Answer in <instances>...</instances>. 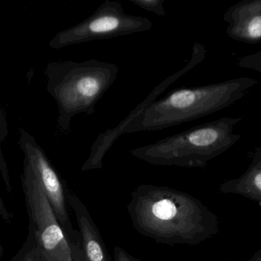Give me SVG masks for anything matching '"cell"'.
<instances>
[{
  "mask_svg": "<svg viewBox=\"0 0 261 261\" xmlns=\"http://www.w3.org/2000/svg\"><path fill=\"white\" fill-rule=\"evenodd\" d=\"M257 84L254 78H240L208 85L176 89L151 103L130 121L122 135L164 130L220 111L242 99Z\"/></svg>",
  "mask_w": 261,
  "mask_h": 261,
  "instance_id": "2",
  "label": "cell"
},
{
  "mask_svg": "<svg viewBox=\"0 0 261 261\" xmlns=\"http://www.w3.org/2000/svg\"><path fill=\"white\" fill-rule=\"evenodd\" d=\"M67 198L79 227L83 261H112L100 231L92 219L87 205L68 189Z\"/></svg>",
  "mask_w": 261,
  "mask_h": 261,
  "instance_id": "10",
  "label": "cell"
},
{
  "mask_svg": "<svg viewBox=\"0 0 261 261\" xmlns=\"http://www.w3.org/2000/svg\"><path fill=\"white\" fill-rule=\"evenodd\" d=\"M242 120V116H225L137 147L130 153L150 165L202 168L239 142L242 136L234 130Z\"/></svg>",
  "mask_w": 261,
  "mask_h": 261,
  "instance_id": "4",
  "label": "cell"
},
{
  "mask_svg": "<svg viewBox=\"0 0 261 261\" xmlns=\"http://www.w3.org/2000/svg\"><path fill=\"white\" fill-rule=\"evenodd\" d=\"M73 261H83L82 251H81V242L76 245L70 246Z\"/></svg>",
  "mask_w": 261,
  "mask_h": 261,
  "instance_id": "16",
  "label": "cell"
},
{
  "mask_svg": "<svg viewBox=\"0 0 261 261\" xmlns=\"http://www.w3.org/2000/svg\"><path fill=\"white\" fill-rule=\"evenodd\" d=\"M14 261H44V259L38 245L35 243V246L33 247V249L31 250V251L25 254V255L23 256L21 258Z\"/></svg>",
  "mask_w": 261,
  "mask_h": 261,
  "instance_id": "15",
  "label": "cell"
},
{
  "mask_svg": "<svg viewBox=\"0 0 261 261\" xmlns=\"http://www.w3.org/2000/svg\"><path fill=\"white\" fill-rule=\"evenodd\" d=\"M223 19L230 38L247 44L261 42V0H244L231 6Z\"/></svg>",
  "mask_w": 261,
  "mask_h": 261,
  "instance_id": "9",
  "label": "cell"
},
{
  "mask_svg": "<svg viewBox=\"0 0 261 261\" xmlns=\"http://www.w3.org/2000/svg\"><path fill=\"white\" fill-rule=\"evenodd\" d=\"M128 212L140 234L162 245H199L217 230L216 216L199 199L168 186L138 185Z\"/></svg>",
  "mask_w": 261,
  "mask_h": 261,
  "instance_id": "1",
  "label": "cell"
},
{
  "mask_svg": "<svg viewBox=\"0 0 261 261\" xmlns=\"http://www.w3.org/2000/svg\"><path fill=\"white\" fill-rule=\"evenodd\" d=\"M0 215L6 220H9V218H10L9 217V212H8L7 210L6 209L3 202H2L1 199H0Z\"/></svg>",
  "mask_w": 261,
  "mask_h": 261,
  "instance_id": "17",
  "label": "cell"
},
{
  "mask_svg": "<svg viewBox=\"0 0 261 261\" xmlns=\"http://www.w3.org/2000/svg\"><path fill=\"white\" fill-rule=\"evenodd\" d=\"M220 191L226 194H237L258 202L261 205V147L254 152L247 171L238 179L226 181Z\"/></svg>",
  "mask_w": 261,
  "mask_h": 261,
  "instance_id": "11",
  "label": "cell"
},
{
  "mask_svg": "<svg viewBox=\"0 0 261 261\" xmlns=\"http://www.w3.org/2000/svg\"><path fill=\"white\" fill-rule=\"evenodd\" d=\"M153 26V21L147 17L127 14L119 2L106 0L88 18L58 32L50 41V46L60 49L95 40L109 39L147 32Z\"/></svg>",
  "mask_w": 261,
  "mask_h": 261,
  "instance_id": "5",
  "label": "cell"
},
{
  "mask_svg": "<svg viewBox=\"0 0 261 261\" xmlns=\"http://www.w3.org/2000/svg\"><path fill=\"white\" fill-rule=\"evenodd\" d=\"M249 261H261V251L254 254V257Z\"/></svg>",
  "mask_w": 261,
  "mask_h": 261,
  "instance_id": "18",
  "label": "cell"
},
{
  "mask_svg": "<svg viewBox=\"0 0 261 261\" xmlns=\"http://www.w3.org/2000/svg\"><path fill=\"white\" fill-rule=\"evenodd\" d=\"M28 165L44 191L54 213L68 239L70 245L81 241L79 231L73 228L67 208V188L42 149L27 132L21 130L19 141Z\"/></svg>",
  "mask_w": 261,
  "mask_h": 261,
  "instance_id": "7",
  "label": "cell"
},
{
  "mask_svg": "<svg viewBox=\"0 0 261 261\" xmlns=\"http://www.w3.org/2000/svg\"><path fill=\"white\" fill-rule=\"evenodd\" d=\"M23 189L34 225L37 245L44 261H73L70 242L39 182L24 164Z\"/></svg>",
  "mask_w": 261,
  "mask_h": 261,
  "instance_id": "6",
  "label": "cell"
},
{
  "mask_svg": "<svg viewBox=\"0 0 261 261\" xmlns=\"http://www.w3.org/2000/svg\"><path fill=\"white\" fill-rule=\"evenodd\" d=\"M130 3L147 12H151L158 16H166L167 12L164 7L165 0H128Z\"/></svg>",
  "mask_w": 261,
  "mask_h": 261,
  "instance_id": "12",
  "label": "cell"
},
{
  "mask_svg": "<svg viewBox=\"0 0 261 261\" xmlns=\"http://www.w3.org/2000/svg\"><path fill=\"white\" fill-rule=\"evenodd\" d=\"M113 261H141L119 246H115Z\"/></svg>",
  "mask_w": 261,
  "mask_h": 261,
  "instance_id": "14",
  "label": "cell"
},
{
  "mask_svg": "<svg viewBox=\"0 0 261 261\" xmlns=\"http://www.w3.org/2000/svg\"><path fill=\"white\" fill-rule=\"evenodd\" d=\"M238 66L242 68L255 70L261 74V51L239 58L238 60Z\"/></svg>",
  "mask_w": 261,
  "mask_h": 261,
  "instance_id": "13",
  "label": "cell"
},
{
  "mask_svg": "<svg viewBox=\"0 0 261 261\" xmlns=\"http://www.w3.org/2000/svg\"><path fill=\"white\" fill-rule=\"evenodd\" d=\"M206 49L204 45L199 42H196L193 45L192 58L188 61L186 66L176 73L170 75L164 79L162 82L160 83L147 97L145 100L136 108L134 109L132 112L118 125L113 128L108 129L106 131L101 133L93 142L90 148V156L82 165V172L90 171V170H100L103 165V159L107 156L109 150L113 147L118 138L122 136V131L126 126L137 116H139L149 105L153 101H156L158 97L164 93L172 84L177 81L181 77L188 73L192 69L194 68L196 65L202 62L205 57Z\"/></svg>",
  "mask_w": 261,
  "mask_h": 261,
  "instance_id": "8",
  "label": "cell"
},
{
  "mask_svg": "<svg viewBox=\"0 0 261 261\" xmlns=\"http://www.w3.org/2000/svg\"><path fill=\"white\" fill-rule=\"evenodd\" d=\"M119 72L117 64L97 59L47 64V90L58 104L60 131L68 133L76 115L95 113L98 102L114 84Z\"/></svg>",
  "mask_w": 261,
  "mask_h": 261,
  "instance_id": "3",
  "label": "cell"
}]
</instances>
